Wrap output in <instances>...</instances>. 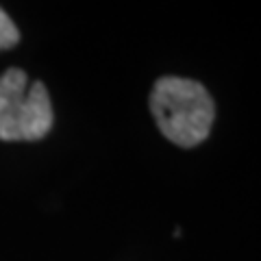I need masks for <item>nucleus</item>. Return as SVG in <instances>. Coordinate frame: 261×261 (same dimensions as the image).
Masks as SVG:
<instances>
[{
	"instance_id": "7ed1b4c3",
	"label": "nucleus",
	"mask_w": 261,
	"mask_h": 261,
	"mask_svg": "<svg viewBox=\"0 0 261 261\" xmlns=\"http://www.w3.org/2000/svg\"><path fill=\"white\" fill-rule=\"evenodd\" d=\"M20 42V31L13 24V20L5 13V9L0 7V50H9Z\"/></svg>"
},
{
	"instance_id": "f257e3e1",
	"label": "nucleus",
	"mask_w": 261,
	"mask_h": 261,
	"mask_svg": "<svg viewBox=\"0 0 261 261\" xmlns=\"http://www.w3.org/2000/svg\"><path fill=\"white\" fill-rule=\"evenodd\" d=\"M150 111L163 137L183 148L205 142L216 116L207 87L181 76H161L154 83Z\"/></svg>"
},
{
	"instance_id": "f03ea898",
	"label": "nucleus",
	"mask_w": 261,
	"mask_h": 261,
	"mask_svg": "<svg viewBox=\"0 0 261 261\" xmlns=\"http://www.w3.org/2000/svg\"><path fill=\"white\" fill-rule=\"evenodd\" d=\"M50 94L42 81L29 83L27 72L9 68L0 76V140L35 142L53 128Z\"/></svg>"
}]
</instances>
